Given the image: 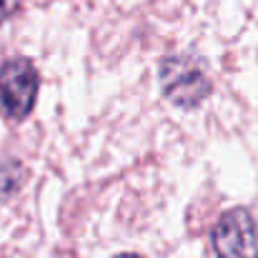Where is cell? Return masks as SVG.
I'll return each mask as SVG.
<instances>
[{"label": "cell", "instance_id": "1", "mask_svg": "<svg viewBox=\"0 0 258 258\" xmlns=\"http://www.w3.org/2000/svg\"><path fill=\"white\" fill-rule=\"evenodd\" d=\"M158 71L163 95L180 108H196L211 93V78L193 55H168L161 60Z\"/></svg>", "mask_w": 258, "mask_h": 258}, {"label": "cell", "instance_id": "4", "mask_svg": "<svg viewBox=\"0 0 258 258\" xmlns=\"http://www.w3.org/2000/svg\"><path fill=\"white\" fill-rule=\"evenodd\" d=\"M23 180V166L8 156H0V196H10Z\"/></svg>", "mask_w": 258, "mask_h": 258}, {"label": "cell", "instance_id": "6", "mask_svg": "<svg viewBox=\"0 0 258 258\" xmlns=\"http://www.w3.org/2000/svg\"><path fill=\"white\" fill-rule=\"evenodd\" d=\"M115 258H138V256H133V253H123V256H115Z\"/></svg>", "mask_w": 258, "mask_h": 258}, {"label": "cell", "instance_id": "5", "mask_svg": "<svg viewBox=\"0 0 258 258\" xmlns=\"http://www.w3.org/2000/svg\"><path fill=\"white\" fill-rule=\"evenodd\" d=\"M15 8H18V0H0V23L8 20L15 13Z\"/></svg>", "mask_w": 258, "mask_h": 258}, {"label": "cell", "instance_id": "3", "mask_svg": "<svg viewBox=\"0 0 258 258\" xmlns=\"http://www.w3.org/2000/svg\"><path fill=\"white\" fill-rule=\"evenodd\" d=\"M218 258H258V226L246 208H231L213 228Z\"/></svg>", "mask_w": 258, "mask_h": 258}, {"label": "cell", "instance_id": "2", "mask_svg": "<svg viewBox=\"0 0 258 258\" xmlns=\"http://www.w3.org/2000/svg\"><path fill=\"white\" fill-rule=\"evenodd\" d=\"M38 71L30 60L13 58L0 66V113L10 120H23L38 98Z\"/></svg>", "mask_w": 258, "mask_h": 258}]
</instances>
